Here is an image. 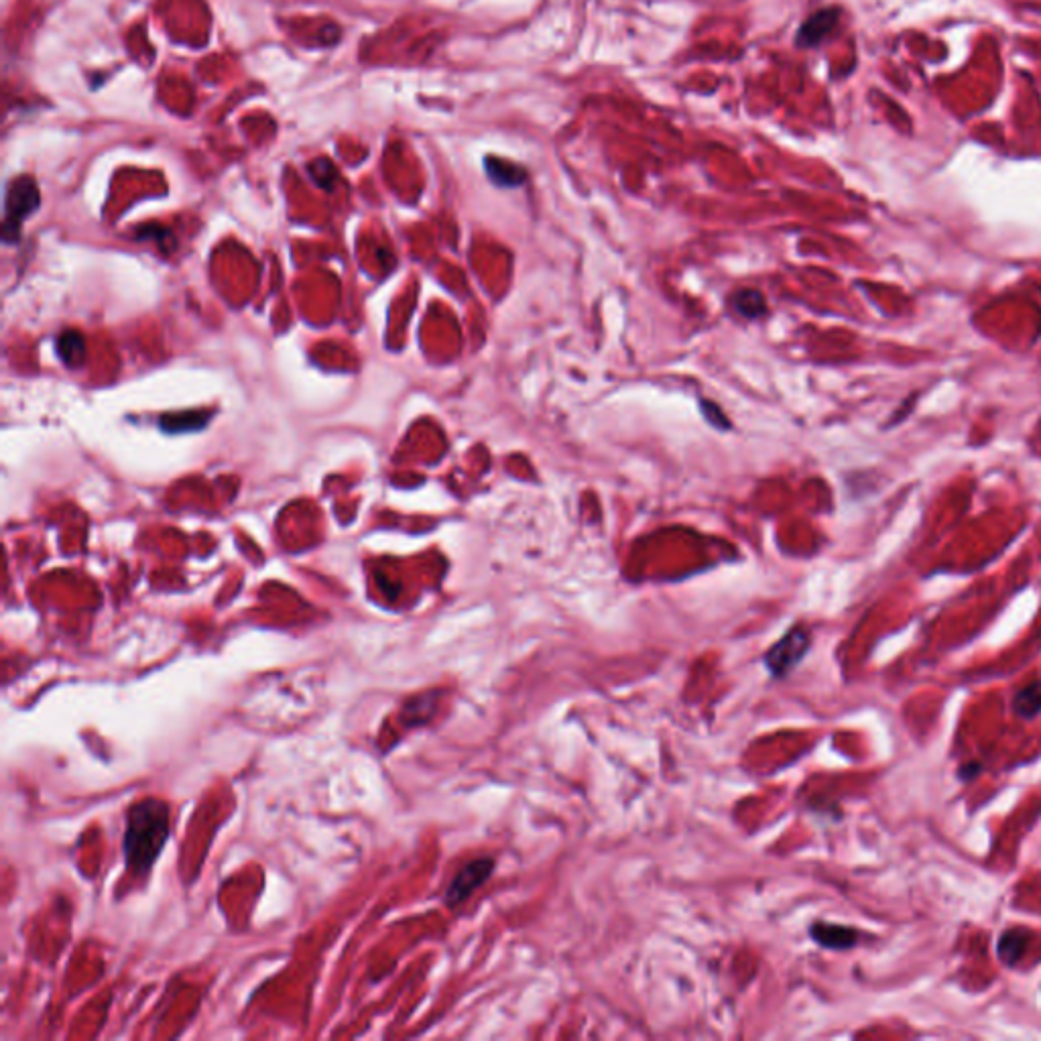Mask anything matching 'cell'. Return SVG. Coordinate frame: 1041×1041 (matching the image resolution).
<instances>
[{
  "mask_svg": "<svg viewBox=\"0 0 1041 1041\" xmlns=\"http://www.w3.org/2000/svg\"><path fill=\"white\" fill-rule=\"evenodd\" d=\"M1013 710L1021 718H1035L1041 712V682L1021 688L1013 698Z\"/></svg>",
  "mask_w": 1041,
  "mask_h": 1041,
  "instance_id": "30bf717a",
  "label": "cell"
},
{
  "mask_svg": "<svg viewBox=\"0 0 1041 1041\" xmlns=\"http://www.w3.org/2000/svg\"><path fill=\"white\" fill-rule=\"evenodd\" d=\"M978 773H981V765H978V763H966V765L960 767L958 777H960L962 781H970V779L976 777Z\"/></svg>",
  "mask_w": 1041,
  "mask_h": 1041,
  "instance_id": "5bb4252c",
  "label": "cell"
},
{
  "mask_svg": "<svg viewBox=\"0 0 1041 1041\" xmlns=\"http://www.w3.org/2000/svg\"><path fill=\"white\" fill-rule=\"evenodd\" d=\"M55 350H57V356L61 358V362L70 366V369H76V366H80L86 356L84 336L76 330L61 332V336L55 342Z\"/></svg>",
  "mask_w": 1041,
  "mask_h": 1041,
  "instance_id": "ba28073f",
  "label": "cell"
},
{
  "mask_svg": "<svg viewBox=\"0 0 1041 1041\" xmlns=\"http://www.w3.org/2000/svg\"><path fill=\"white\" fill-rule=\"evenodd\" d=\"M37 208H39L37 183L31 177L15 179L9 186L7 198H5V224H3L5 242L19 240L21 224Z\"/></svg>",
  "mask_w": 1041,
  "mask_h": 1041,
  "instance_id": "7a4b0ae2",
  "label": "cell"
},
{
  "mask_svg": "<svg viewBox=\"0 0 1041 1041\" xmlns=\"http://www.w3.org/2000/svg\"><path fill=\"white\" fill-rule=\"evenodd\" d=\"M810 936L822 948H828V950H850L856 946V942H859V932L856 930H852L848 926L828 924V922H816L810 928Z\"/></svg>",
  "mask_w": 1041,
  "mask_h": 1041,
  "instance_id": "8992f818",
  "label": "cell"
},
{
  "mask_svg": "<svg viewBox=\"0 0 1041 1041\" xmlns=\"http://www.w3.org/2000/svg\"><path fill=\"white\" fill-rule=\"evenodd\" d=\"M838 19H840V11L838 9H822V11L814 13L800 27L798 43L802 47H816V45H820L834 31V27L838 25Z\"/></svg>",
  "mask_w": 1041,
  "mask_h": 1041,
  "instance_id": "5b68a950",
  "label": "cell"
},
{
  "mask_svg": "<svg viewBox=\"0 0 1041 1041\" xmlns=\"http://www.w3.org/2000/svg\"><path fill=\"white\" fill-rule=\"evenodd\" d=\"M1027 940H1029V934L1025 930H1007L1001 938H999V946H997V952H999V958L1009 964V966H1015L1019 962V958L1023 956L1025 948H1027Z\"/></svg>",
  "mask_w": 1041,
  "mask_h": 1041,
  "instance_id": "9c48e42d",
  "label": "cell"
},
{
  "mask_svg": "<svg viewBox=\"0 0 1041 1041\" xmlns=\"http://www.w3.org/2000/svg\"><path fill=\"white\" fill-rule=\"evenodd\" d=\"M700 405H702L704 417H706L714 427H718V430H724V427H730V423H728L724 411H722L716 403H712V401H702Z\"/></svg>",
  "mask_w": 1041,
  "mask_h": 1041,
  "instance_id": "4fadbf2b",
  "label": "cell"
},
{
  "mask_svg": "<svg viewBox=\"0 0 1041 1041\" xmlns=\"http://www.w3.org/2000/svg\"><path fill=\"white\" fill-rule=\"evenodd\" d=\"M493 871L495 859H491V856H484V859H476L464 865L446 889V903L450 907H458L460 903H464L478 887H482L488 881Z\"/></svg>",
  "mask_w": 1041,
  "mask_h": 1041,
  "instance_id": "277c9868",
  "label": "cell"
},
{
  "mask_svg": "<svg viewBox=\"0 0 1041 1041\" xmlns=\"http://www.w3.org/2000/svg\"><path fill=\"white\" fill-rule=\"evenodd\" d=\"M810 645H812L810 631L804 627H793L775 645L769 647V651L763 657L765 667L769 669L773 678L781 680L800 665V661L808 655Z\"/></svg>",
  "mask_w": 1041,
  "mask_h": 1041,
  "instance_id": "3957f363",
  "label": "cell"
},
{
  "mask_svg": "<svg viewBox=\"0 0 1041 1041\" xmlns=\"http://www.w3.org/2000/svg\"><path fill=\"white\" fill-rule=\"evenodd\" d=\"M484 167H486L488 177H491L497 183V186H501V188L523 186L525 179H527V173H525V169L521 165L511 163V161L501 159V157H486Z\"/></svg>",
  "mask_w": 1041,
  "mask_h": 1041,
  "instance_id": "52a82bcc",
  "label": "cell"
},
{
  "mask_svg": "<svg viewBox=\"0 0 1041 1041\" xmlns=\"http://www.w3.org/2000/svg\"><path fill=\"white\" fill-rule=\"evenodd\" d=\"M169 838V806L157 798H145L131 806L127 814L125 852L127 867L133 875H145L151 871L157 856L161 854Z\"/></svg>",
  "mask_w": 1041,
  "mask_h": 1041,
  "instance_id": "6da1fadb",
  "label": "cell"
},
{
  "mask_svg": "<svg viewBox=\"0 0 1041 1041\" xmlns=\"http://www.w3.org/2000/svg\"><path fill=\"white\" fill-rule=\"evenodd\" d=\"M208 419H210L208 413H181V415H165L159 425H161V430H165L167 434L194 432V430L204 427L208 423Z\"/></svg>",
  "mask_w": 1041,
  "mask_h": 1041,
  "instance_id": "7c38bea8",
  "label": "cell"
},
{
  "mask_svg": "<svg viewBox=\"0 0 1041 1041\" xmlns=\"http://www.w3.org/2000/svg\"><path fill=\"white\" fill-rule=\"evenodd\" d=\"M732 305H734V310H737L741 316H745L747 320L761 318L767 312V305H765L763 295L759 291H755V289H741V291L734 293Z\"/></svg>",
  "mask_w": 1041,
  "mask_h": 1041,
  "instance_id": "8fae6325",
  "label": "cell"
}]
</instances>
